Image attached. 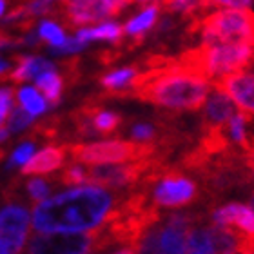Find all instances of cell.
Instances as JSON below:
<instances>
[{
  "instance_id": "obj_5",
  "label": "cell",
  "mask_w": 254,
  "mask_h": 254,
  "mask_svg": "<svg viewBox=\"0 0 254 254\" xmlns=\"http://www.w3.org/2000/svg\"><path fill=\"white\" fill-rule=\"evenodd\" d=\"M198 220L201 216L198 218L192 212H173L169 216H162L138 240V254H186L187 236Z\"/></svg>"
},
{
  "instance_id": "obj_23",
  "label": "cell",
  "mask_w": 254,
  "mask_h": 254,
  "mask_svg": "<svg viewBox=\"0 0 254 254\" xmlns=\"http://www.w3.org/2000/svg\"><path fill=\"white\" fill-rule=\"evenodd\" d=\"M57 180L60 184H64V186H84V184H87V169L80 167L76 162H73V164L67 165L60 173V176Z\"/></svg>"
},
{
  "instance_id": "obj_11",
  "label": "cell",
  "mask_w": 254,
  "mask_h": 254,
  "mask_svg": "<svg viewBox=\"0 0 254 254\" xmlns=\"http://www.w3.org/2000/svg\"><path fill=\"white\" fill-rule=\"evenodd\" d=\"M67 158L65 145H48L37 154H33L26 164L22 165V175L35 176V175H49L53 171H59Z\"/></svg>"
},
{
  "instance_id": "obj_22",
  "label": "cell",
  "mask_w": 254,
  "mask_h": 254,
  "mask_svg": "<svg viewBox=\"0 0 254 254\" xmlns=\"http://www.w3.org/2000/svg\"><path fill=\"white\" fill-rule=\"evenodd\" d=\"M38 37H40V40L48 42L51 48H59V46H62L65 42V35H64L62 27L57 26L51 20H44L40 24V27H38Z\"/></svg>"
},
{
  "instance_id": "obj_26",
  "label": "cell",
  "mask_w": 254,
  "mask_h": 254,
  "mask_svg": "<svg viewBox=\"0 0 254 254\" xmlns=\"http://www.w3.org/2000/svg\"><path fill=\"white\" fill-rule=\"evenodd\" d=\"M13 104H15V89L13 87L0 89V127H4L5 120L9 118Z\"/></svg>"
},
{
  "instance_id": "obj_29",
  "label": "cell",
  "mask_w": 254,
  "mask_h": 254,
  "mask_svg": "<svg viewBox=\"0 0 254 254\" xmlns=\"http://www.w3.org/2000/svg\"><path fill=\"white\" fill-rule=\"evenodd\" d=\"M85 48V42L78 40V38H65V42L59 48H53L51 51L57 55H69V53H76V51H82Z\"/></svg>"
},
{
  "instance_id": "obj_6",
  "label": "cell",
  "mask_w": 254,
  "mask_h": 254,
  "mask_svg": "<svg viewBox=\"0 0 254 254\" xmlns=\"http://www.w3.org/2000/svg\"><path fill=\"white\" fill-rule=\"evenodd\" d=\"M27 254H95V233H37L27 245Z\"/></svg>"
},
{
  "instance_id": "obj_7",
  "label": "cell",
  "mask_w": 254,
  "mask_h": 254,
  "mask_svg": "<svg viewBox=\"0 0 254 254\" xmlns=\"http://www.w3.org/2000/svg\"><path fill=\"white\" fill-rule=\"evenodd\" d=\"M151 189H153V203L158 207L176 209L192 203L198 198V187L194 182L171 165L165 167Z\"/></svg>"
},
{
  "instance_id": "obj_35",
  "label": "cell",
  "mask_w": 254,
  "mask_h": 254,
  "mask_svg": "<svg viewBox=\"0 0 254 254\" xmlns=\"http://www.w3.org/2000/svg\"><path fill=\"white\" fill-rule=\"evenodd\" d=\"M132 2H142V4H147V2H154V0H132Z\"/></svg>"
},
{
  "instance_id": "obj_4",
  "label": "cell",
  "mask_w": 254,
  "mask_h": 254,
  "mask_svg": "<svg viewBox=\"0 0 254 254\" xmlns=\"http://www.w3.org/2000/svg\"><path fill=\"white\" fill-rule=\"evenodd\" d=\"M69 158L76 164L104 165V164H126L134 160L145 158H165L158 153L154 143L126 142V140H102L91 143H65Z\"/></svg>"
},
{
  "instance_id": "obj_36",
  "label": "cell",
  "mask_w": 254,
  "mask_h": 254,
  "mask_svg": "<svg viewBox=\"0 0 254 254\" xmlns=\"http://www.w3.org/2000/svg\"><path fill=\"white\" fill-rule=\"evenodd\" d=\"M49 2H53V0H49Z\"/></svg>"
},
{
  "instance_id": "obj_20",
  "label": "cell",
  "mask_w": 254,
  "mask_h": 254,
  "mask_svg": "<svg viewBox=\"0 0 254 254\" xmlns=\"http://www.w3.org/2000/svg\"><path fill=\"white\" fill-rule=\"evenodd\" d=\"M62 118L60 117H49L42 122H38L37 126L33 127L31 132H29V138H40V140H46V142H51V140H57L62 132Z\"/></svg>"
},
{
  "instance_id": "obj_8",
  "label": "cell",
  "mask_w": 254,
  "mask_h": 254,
  "mask_svg": "<svg viewBox=\"0 0 254 254\" xmlns=\"http://www.w3.org/2000/svg\"><path fill=\"white\" fill-rule=\"evenodd\" d=\"M29 233V212L22 205H7L0 211V245L18 254Z\"/></svg>"
},
{
  "instance_id": "obj_2",
  "label": "cell",
  "mask_w": 254,
  "mask_h": 254,
  "mask_svg": "<svg viewBox=\"0 0 254 254\" xmlns=\"http://www.w3.org/2000/svg\"><path fill=\"white\" fill-rule=\"evenodd\" d=\"M115 201V196L106 187H76L38 201L33 209V227L37 233L93 231L104 223Z\"/></svg>"
},
{
  "instance_id": "obj_16",
  "label": "cell",
  "mask_w": 254,
  "mask_h": 254,
  "mask_svg": "<svg viewBox=\"0 0 254 254\" xmlns=\"http://www.w3.org/2000/svg\"><path fill=\"white\" fill-rule=\"evenodd\" d=\"M37 80V89L44 95L49 106H57L62 98L64 91V78L57 71H48V73L40 74Z\"/></svg>"
},
{
  "instance_id": "obj_17",
  "label": "cell",
  "mask_w": 254,
  "mask_h": 254,
  "mask_svg": "<svg viewBox=\"0 0 254 254\" xmlns=\"http://www.w3.org/2000/svg\"><path fill=\"white\" fill-rule=\"evenodd\" d=\"M124 33V27L118 24H102L98 27H84L78 29L76 38L82 42H89V40H109V42H120Z\"/></svg>"
},
{
  "instance_id": "obj_34",
  "label": "cell",
  "mask_w": 254,
  "mask_h": 254,
  "mask_svg": "<svg viewBox=\"0 0 254 254\" xmlns=\"http://www.w3.org/2000/svg\"><path fill=\"white\" fill-rule=\"evenodd\" d=\"M0 254H11V253L5 249V247H2V245H0Z\"/></svg>"
},
{
  "instance_id": "obj_3",
  "label": "cell",
  "mask_w": 254,
  "mask_h": 254,
  "mask_svg": "<svg viewBox=\"0 0 254 254\" xmlns=\"http://www.w3.org/2000/svg\"><path fill=\"white\" fill-rule=\"evenodd\" d=\"M190 35L201 44H251L254 46V13L249 7H227L190 20Z\"/></svg>"
},
{
  "instance_id": "obj_13",
  "label": "cell",
  "mask_w": 254,
  "mask_h": 254,
  "mask_svg": "<svg viewBox=\"0 0 254 254\" xmlns=\"http://www.w3.org/2000/svg\"><path fill=\"white\" fill-rule=\"evenodd\" d=\"M158 11H160V5L158 2L154 0L153 4H149L145 9H142L138 13L136 16H132L131 20L127 22L126 26H124V33L131 37V46H138V44H142L143 37H145V33L149 29H153V26L156 24L158 20Z\"/></svg>"
},
{
  "instance_id": "obj_27",
  "label": "cell",
  "mask_w": 254,
  "mask_h": 254,
  "mask_svg": "<svg viewBox=\"0 0 254 254\" xmlns=\"http://www.w3.org/2000/svg\"><path fill=\"white\" fill-rule=\"evenodd\" d=\"M27 187V192H29V196H31V200L35 201H42L46 200L49 196V186L46 180H40V178H35V180H29L26 184Z\"/></svg>"
},
{
  "instance_id": "obj_1",
  "label": "cell",
  "mask_w": 254,
  "mask_h": 254,
  "mask_svg": "<svg viewBox=\"0 0 254 254\" xmlns=\"http://www.w3.org/2000/svg\"><path fill=\"white\" fill-rule=\"evenodd\" d=\"M136 65L138 74L129 87L132 98L176 111L203 107L211 82L187 69L178 57L149 55Z\"/></svg>"
},
{
  "instance_id": "obj_25",
  "label": "cell",
  "mask_w": 254,
  "mask_h": 254,
  "mask_svg": "<svg viewBox=\"0 0 254 254\" xmlns=\"http://www.w3.org/2000/svg\"><path fill=\"white\" fill-rule=\"evenodd\" d=\"M131 138L138 143H154L158 132L153 124H134L131 127Z\"/></svg>"
},
{
  "instance_id": "obj_18",
  "label": "cell",
  "mask_w": 254,
  "mask_h": 254,
  "mask_svg": "<svg viewBox=\"0 0 254 254\" xmlns=\"http://www.w3.org/2000/svg\"><path fill=\"white\" fill-rule=\"evenodd\" d=\"M186 254H214L212 238L209 229L192 227L187 236V251Z\"/></svg>"
},
{
  "instance_id": "obj_31",
  "label": "cell",
  "mask_w": 254,
  "mask_h": 254,
  "mask_svg": "<svg viewBox=\"0 0 254 254\" xmlns=\"http://www.w3.org/2000/svg\"><path fill=\"white\" fill-rule=\"evenodd\" d=\"M132 0H104L109 16H117L124 11V7H127V4H131Z\"/></svg>"
},
{
  "instance_id": "obj_33",
  "label": "cell",
  "mask_w": 254,
  "mask_h": 254,
  "mask_svg": "<svg viewBox=\"0 0 254 254\" xmlns=\"http://www.w3.org/2000/svg\"><path fill=\"white\" fill-rule=\"evenodd\" d=\"M4 11H5V0H0V16L4 15Z\"/></svg>"
},
{
  "instance_id": "obj_9",
  "label": "cell",
  "mask_w": 254,
  "mask_h": 254,
  "mask_svg": "<svg viewBox=\"0 0 254 254\" xmlns=\"http://www.w3.org/2000/svg\"><path fill=\"white\" fill-rule=\"evenodd\" d=\"M212 87L223 91L240 107V111L254 118V73L249 69L223 74L212 80Z\"/></svg>"
},
{
  "instance_id": "obj_32",
  "label": "cell",
  "mask_w": 254,
  "mask_h": 254,
  "mask_svg": "<svg viewBox=\"0 0 254 254\" xmlns=\"http://www.w3.org/2000/svg\"><path fill=\"white\" fill-rule=\"evenodd\" d=\"M245 162H247V165H249L251 173L254 175V140H253V143H251L249 151L245 153Z\"/></svg>"
},
{
  "instance_id": "obj_19",
  "label": "cell",
  "mask_w": 254,
  "mask_h": 254,
  "mask_svg": "<svg viewBox=\"0 0 254 254\" xmlns=\"http://www.w3.org/2000/svg\"><path fill=\"white\" fill-rule=\"evenodd\" d=\"M16 100H18V106L24 107L27 113H31L33 117L37 115H42L46 109H48V102L44 96H40L35 87H22L16 93Z\"/></svg>"
},
{
  "instance_id": "obj_10",
  "label": "cell",
  "mask_w": 254,
  "mask_h": 254,
  "mask_svg": "<svg viewBox=\"0 0 254 254\" xmlns=\"http://www.w3.org/2000/svg\"><path fill=\"white\" fill-rule=\"evenodd\" d=\"M236 113L234 102L229 98L223 91L212 87V91L207 95L203 104V115H201V129L211 127H223L233 118Z\"/></svg>"
},
{
  "instance_id": "obj_21",
  "label": "cell",
  "mask_w": 254,
  "mask_h": 254,
  "mask_svg": "<svg viewBox=\"0 0 254 254\" xmlns=\"http://www.w3.org/2000/svg\"><path fill=\"white\" fill-rule=\"evenodd\" d=\"M124 118L117 113H111V111H100L96 113L95 117H93V127H95L96 134H107V132H115L118 127L122 126Z\"/></svg>"
},
{
  "instance_id": "obj_14",
  "label": "cell",
  "mask_w": 254,
  "mask_h": 254,
  "mask_svg": "<svg viewBox=\"0 0 254 254\" xmlns=\"http://www.w3.org/2000/svg\"><path fill=\"white\" fill-rule=\"evenodd\" d=\"M156 2H158L160 9H164L165 13L182 15L190 20L201 18L207 9H211L207 0H156Z\"/></svg>"
},
{
  "instance_id": "obj_28",
  "label": "cell",
  "mask_w": 254,
  "mask_h": 254,
  "mask_svg": "<svg viewBox=\"0 0 254 254\" xmlns=\"http://www.w3.org/2000/svg\"><path fill=\"white\" fill-rule=\"evenodd\" d=\"M33 151H35V143L24 142L20 145V147L16 149L15 153H13V156L9 158V164H7V167H15V165H24L27 162V160H29L33 156Z\"/></svg>"
},
{
  "instance_id": "obj_12",
  "label": "cell",
  "mask_w": 254,
  "mask_h": 254,
  "mask_svg": "<svg viewBox=\"0 0 254 254\" xmlns=\"http://www.w3.org/2000/svg\"><path fill=\"white\" fill-rule=\"evenodd\" d=\"M15 67L9 73L11 82H27V80L38 78L40 74L48 73V71H55V64L49 60L42 59V57H15Z\"/></svg>"
},
{
  "instance_id": "obj_30",
  "label": "cell",
  "mask_w": 254,
  "mask_h": 254,
  "mask_svg": "<svg viewBox=\"0 0 254 254\" xmlns=\"http://www.w3.org/2000/svg\"><path fill=\"white\" fill-rule=\"evenodd\" d=\"M26 40L24 37H15L11 33L0 29V49H9V48H16V46H24Z\"/></svg>"
},
{
  "instance_id": "obj_15",
  "label": "cell",
  "mask_w": 254,
  "mask_h": 254,
  "mask_svg": "<svg viewBox=\"0 0 254 254\" xmlns=\"http://www.w3.org/2000/svg\"><path fill=\"white\" fill-rule=\"evenodd\" d=\"M138 74V65H131V67H122L117 69V71H111V73H106L100 76V85L106 87L107 91H127L129 93V87H131L132 80ZM131 96V93H129Z\"/></svg>"
},
{
  "instance_id": "obj_24",
  "label": "cell",
  "mask_w": 254,
  "mask_h": 254,
  "mask_svg": "<svg viewBox=\"0 0 254 254\" xmlns=\"http://www.w3.org/2000/svg\"><path fill=\"white\" fill-rule=\"evenodd\" d=\"M33 122V115L31 113H27L24 107L16 106L11 109L9 113V118H7V129L9 132H16V131H22V129H26L27 126H31Z\"/></svg>"
}]
</instances>
